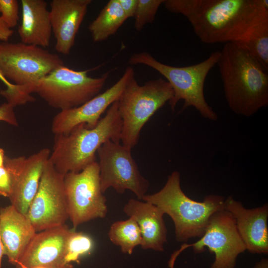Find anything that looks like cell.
I'll list each match as a JSON object with an SVG mask.
<instances>
[{
	"mask_svg": "<svg viewBox=\"0 0 268 268\" xmlns=\"http://www.w3.org/2000/svg\"><path fill=\"white\" fill-rule=\"evenodd\" d=\"M127 19L118 0H110L88 27L94 42L115 34Z\"/></svg>",
	"mask_w": 268,
	"mask_h": 268,
	"instance_id": "44dd1931",
	"label": "cell"
},
{
	"mask_svg": "<svg viewBox=\"0 0 268 268\" xmlns=\"http://www.w3.org/2000/svg\"><path fill=\"white\" fill-rule=\"evenodd\" d=\"M164 0H138L134 16V27L139 31L147 24L152 23L158 10Z\"/></svg>",
	"mask_w": 268,
	"mask_h": 268,
	"instance_id": "cb8c5ba5",
	"label": "cell"
},
{
	"mask_svg": "<svg viewBox=\"0 0 268 268\" xmlns=\"http://www.w3.org/2000/svg\"><path fill=\"white\" fill-rule=\"evenodd\" d=\"M72 231L65 224L36 233L15 267L74 268L66 261L67 243Z\"/></svg>",
	"mask_w": 268,
	"mask_h": 268,
	"instance_id": "9a60e30c",
	"label": "cell"
},
{
	"mask_svg": "<svg viewBox=\"0 0 268 268\" xmlns=\"http://www.w3.org/2000/svg\"><path fill=\"white\" fill-rule=\"evenodd\" d=\"M131 150L120 142L111 140L98 149L100 185L103 193L111 187L121 194L130 190L139 200L146 195L149 182L141 175Z\"/></svg>",
	"mask_w": 268,
	"mask_h": 268,
	"instance_id": "8fae6325",
	"label": "cell"
},
{
	"mask_svg": "<svg viewBox=\"0 0 268 268\" xmlns=\"http://www.w3.org/2000/svg\"><path fill=\"white\" fill-rule=\"evenodd\" d=\"M224 209L233 217L246 249L252 254L268 253V205L246 208L231 196L224 201Z\"/></svg>",
	"mask_w": 268,
	"mask_h": 268,
	"instance_id": "2e32d148",
	"label": "cell"
},
{
	"mask_svg": "<svg viewBox=\"0 0 268 268\" xmlns=\"http://www.w3.org/2000/svg\"><path fill=\"white\" fill-rule=\"evenodd\" d=\"M141 200L156 205L171 218L176 239L182 242L203 235L212 215L224 209L225 199L212 194L202 201L191 199L181 189L180 173L174 171L160 191L146 194Z\"/></svg>",
	"mask_w": 268,
	"mask_h": 268,
	"instance_id": "277c9868",
	"label": "cell"
},
{
	"mask_svg": "<svg viewBox=\"0 0 268 268\" xmlns=\"http://www.w3.org/2000/svg\"><path fill=\"white\" fill-rule=\"evenodd\" d=\"M5 151L4 149L0 147V167L4 165Z\"/></svg>",
	"mask_w": 268,
	"mask_h": 268,
	"instance_id": "d6a6232c",
	"label": "cell"
},
{
	"mask_svg": "<svg viewBox=\"0 0 268 268\" xmlns=\"http://www.w3.org/2000/svg\"><path fill=\"white\" fill-rule=\"evenodd\" d=\"M123 210L137 223L141 237L143 249L162 252L167 242V229L163 211L156 205L145 201L130 199Z\"/></svg>",
	"mask_w": 268,
	"mask_h": 268,
	"instance_id": "d6986e66",
	"label": "cell"
},
{
	"mask_svg": "<svg viewBox=\"0 0 268 268\" xmlns=\"http://www.w3.org/2000/svg\"><path fill=\"white\" fill-rule=\"evenodd\" d=\"M252 268H268V259H262L257 262Z\"/></svg>",
	"mask_w": 268,
	"mask_h": 268,
	"instance_id": "1f68e13d",
	"label": "cell"
},
{
	"mask_svg": "<svg viewBox=\"0 0 268 268\" xmlns=\"http://www.w3.org/2000/svg\"><path fill=\"white\" fill-rule=\"evenodd\" d=\"M13 33V30L6 25L0 17V42H7Z\"/></svg>",
	"mask_w": 268,
	"mask_h": 268,
	"instance_id": "f546056e",
	"label": "cell"
},
{
	"mask_svg": "<svg viewBox=\"0 0 268 268\" xmlns=\"http://www.w3.org/2000/svg\"><path fill=\"white\" fill-rule=\"evenodd\" d=\"M4 255V249L0 236V268H2V259Z\"/></svg>",
	"mask_w": 268,
	"mask_h": 268,
	"instance_id": "836d02e7",
	"label": "cell"
},
{
	"mask_svg": "<svg viewBox=\"0 0 268 268\" xmlns=\"http://www.w3.org/2000/svg\"><path fill=\"white\" fill-rule=\"evenodd\" d=\"M173 96V89L165 79H152L140 85L133 78L117 100L122 122V144L131 149L134 148L144 125Z\"/></svg>",
	"mask_w": 268,
	"mask_h": 268,
	"instance_id": "8992f818",
	"label": "cell"
},
{
	"mask_svg": "<svg viewBox=\"0 0 268 268\" xmlns=\"http://www.w3.org/2000/svg\"><path fill=\"white\" fill-rule=\"evenodd\" d=\"M94 242L88 235L72 230L67 246L66 261L67 263L78 262L79 259L90 253Z\"/></svg>",
	"mask_w": 268,
	"mask_h": 268,
	"instance_id": "603a6c76",
	"label": "cell"
},
{
	"mask_svg": "<svg viewBox=\"0 0 268 268\" xmlns=\"http://www.w3.org/2000/svg\"><path fill=\"white\" fill-rule=\"evenodd\" d=\"M134 77V69L128 67L119 80L104 92L78 107L61 110L53 119L52 133L55 135L67 134L82 124L88 129L94 128L102 114L118 100L129 82Z\"/></svg>",
	"mask_w": 268,
	"mask_h": 268,
	"instance_id": "4fadbf2b",
	"label": "cell"
},
{
	"mask_svg": "<svg viewBox=\"0 0 268 268\" xmlns=\"http://www.w3.org/2000/svg\"><path fill=\"white\" fill-rule=\"evenodd\" d=\"M15 268H17V267H15ZM42 268V267H35V268Z\"/></svg>",
	"mask_w": 268,
	"mask_h": 268,
	"instance_id": "e575fe53",
	"label": "cell"
},
{
	"mask_svg": "<svg viewBox=\"0 0 268 268\" xmlns=\"http://www.w3.org/2000/svg\"><path fill=\"white\" fill-rule=\"evenodd\" d=\"M110 241L119 246L121 251L131 255L134 249L142 244L141 232L136 222L133 218L114 222L108 232Z\"/></svg>",
	"mask_w": 268,
	"mask_h": 268,
	"instance_id": "7402d4cb",
	"label": "cell"
},
{
	"mask_svg": "<svg viewBox=\"0 0 268 268\" xmlns=\"http://www.w3.org/2000/svg\"><path fill=\"white\" fill-rule=\"evenodd\" d=\"M91 2V0L51 1L50 18L58 52L65 55L69 54Z\"/></svg>",
	"mask_w": 268,
	"mask_h": 268,
	"instance_id": "e0dca14e",
	"label": "cell"
},
{
	"mask_svg": "<svg viewBox=\"0 0 268 268\" xmlns=\"http://www.w3.org/2000/svg\"><path fill=\"white\" fill-rule=\"evenodd\" d=\"M217 63L225 98L236 115L250 117L268 105V73L242 44L224 45Z\"/></svg>",
	"mask_w": 268,
	"mask_h": 268,
	"instance_id": "7a4b0ae2",
	"label": "cell"
},
{
	"mask_svg": "<svg viewBox=\"0 0 268 268\" xmlns=\"http://www.w3.org/2000/svg\"><path fill=\"white\" fill-rule=\"evenodd\" d=\"M243 45L268 70V31L263 32Z\"/></svg>",
	"mask_w": 268,
	"mask_h": 268,
	"instance_id": "d4e9b609",
	"label": "cell"
},
{
	"mask_svg": "<svg viewBox=\"0 0 268 268\" xmlns=\"http://www.w3.org/2000/svg\"><path fill=\"white\" fill-rule=\"evenodd\" d=\"M123 10L128 18L134 17L138 0H118Z\"/></svg>",
	"mask_w": 268,
	"mask_h": 268,
	"instance_id": "f1b7e54d",
	"label": "cell"
},
{
	"mask_svg": "<svg viewBox=\"0 0 268 268\" xmlns=\"http://www.w3.org/2000/svg\"><path fill=\"white\" fill-rule=\"evenodd\" d=\"M12 193L11 174L4 165L0 167V196L9 198Z\"/></svg>",
	"mask_w": 268,
	"mask_h": 268,
	"instance_id": "4316f807",
	"label": "cell"
},
{
	"mask_svg": "<svg viewBox=\"0 0 268 268\" xmlns=\"http://www.w3.org/2000/svg\"><path fill=\"white\" fill-rule=\"evenodd\" d=\"M91 69L75 70L61 66L38 81L32 93L61 111L78 107L100 93L108 78L109 72L99 77L88 76Z\"/></svg>",
	"mask_w": 268,
	"mask_h": 268,
	"instance_id": "52a82bcc",
	"label": "cell"
},
{
	"mask_svg": "<svg viewBox=\"0 0 268 268\" xmlns=\"http://www.w3.org/2000/svg\"><path fill=\"white\" fill-rule=\"evenodd\" d=\"M51 153L50 149L44 148L27 157H5L4 166L12 178V193L8 198L10 204L24 215L38 191Z\"/></svg>",
	"mask_w": 268,
	"mask_h": 268,
	"instance_id": "5bb4252c",
	"label": "cell"
},
{
	"mask_svg": "<svg viewBox=\"0 0 268 268\" xmlns=\"http://www.w3.org/2000/svg\"><path fill=\"white\" fill-rule=\"evenodd\" d=\"M22 20L18 29L21 42L48 47L52 32L50 12L44 0H21Z\"/></svg>",
	"mask_w": 268,
	"mask_h": 268,
	"instance_id": "ffe728a7",
	"label": "cell"
},
{
	"mask_svg": "<svg viewBox=\"0 0 268 268\" xmlns=\"http://www.w3.org/2000/svg\"><path fill=\"white\" fill-rule=\"evenodd\" d=\"M0 80L6 86V89L8 90H11L13 89H14L16 87V85L14 84H13L11 82H10L8 80H7L2 74L1 72L0 71Z\"/></svg>",
	"mask_w": 268,
	"mask_h": 268,
	"instance_id": "4dcf8cb0",
	"label": "cell"
},
{
	"mask_svg": "<svg viewBox=\"0 0 268 268\" xmlns=\"http://www.w3.org/2000/svg\"><path fill=\"white\" fill-rule=\"evenodd\" d=\"M14 107L6 102L0 105V121H2L13 126H18Z\"/></svg>",
	"mask_w": 268,
	"mask_h": 268,
	"instance_id": "83f0119b",
	"label": "cell"
},
{
	"mask_svg": "<svg viewBox=\"0 0 268 268\" xmlns=\"http://www.w3.org/2000/svg\"><path fill=\"white\" fill-rule=\"evenodd\" d=\"M64 176L49 159L26 215L36 232L65 224L68 219Z\"/></svg>",
	"mask_w": 268,
	"mask_h": 268,
	"instance_id": "7c38bea8",
	"label": "cell"
},
{
	"mask_svg": "<svg viewBox=\"0 0 268 268\" xmlns=\"http://www.w3.org/2000/svg\"><path fill=\"white\" fill-rule=\"evenodd\" d=\"M163 4L183 15L204 44L244 45L268 31V0H164Z\"/></svg>",
	"mask_w": 268,
	"mask_h": 268,
	"instance_id": "6da1fadb",
	"label": "cell"
},
{
	"mask_svg": "<svg viewBox=\"0 0 268 268\" xmlns=\"http://www.w3.org/2000/svg\"><path fill=\"white\" fill-rule=\"evenodd\" d=\"M64 65L59 56L42 47L22 42H0V71L30 95L38 81Z\"/></svg>",
	"mask_w": 268,
	"mask_h": 268,
	"instance_id": "ba28073f",
	"label": "cell"
},
{
	"mask_svg": "<svg viewBox=\"0 0 268 268\" xmlns=\"http://www.w3.org/2000/svg\"><path fill=\"white\" fill-rule=\"evenodd\" d=\"M190 247L195 254L203 252L206 247L214 254L215 260L210 268H235L238 256L247 250L233 217L224 209L212 215L204 234L198 241L182 244L172 254L168 261L169 268H174L178 256Z\"/></svg>",
	"mask_w": 268,
	"mask_h": 268,
	"instance_id": "9c48e42d",
	"label": "cell"
},
{
	"mask_svg": "<svg viewBox=\"0 0 268 268\" xmlns=\"http://www.w3.org/2000/svg\"><path fill=\"white\" fill-rule=\"evenodd\" d=\"M122 122L117 101L92 129L80 124L67 134L55 135L49 160L56 169L65 176L79 172L96 161V153L106 141H121Z\"/></svg>",
	"mask_w": 268,
	"mask_h": 268,
	"instance_id": "3957f363",
	"label": "cell"
},
{
	"mask_svg": "<svg viewBox=\"0 0 268 268\" xmlns=\"http://www.w3.org/2000/svg\"><path fill=\"white\" fill-rule=\"evenodd\" d=\"M220 54V51H216L199 63L177 67L162 63L150 54L143 52L134 54L129 63L150 67L165 78L173 91V98L169 102L172 110L174 111L178 102L183 100L182 111L192 107L203 118L216 121L217 115L205 99L204 85L209 72L216 65Z\"/></svg>",
	"mask_w": 268,
	"mask_h": 268,
	"instance_id": "5b68a950",
	"label": "cell"
},
{
	"mask_svg": "<svg viewBox=\"0 0 268 268\" xmlns=\"http://www.w3.org/2000/svg\"><path fill=\"white\" fill-rule=\"evenodd\" d=\"M64 188L68 219L74 229L90 220L105 217L107 200L101 190L97 161L79 172L66 174Z\"/></svg>",
	"mask_w": 268,
	"mask_h": 268,
	"instance_id": "30bf717a",
	"label": "cell"
},
{
	"mask_svg": "<svg viewBox=\"0 0 268 268\" xmlns=\"http://www.w3.org/2000/svg\"><path fill=\"white\" fill-rule=\"evenodd\" d=\"M0 17L10 28L15 27L19 19V5L17 0H0Z\"/></svg>",
	"mask_w": 268,
	"mask_h": 268,
	"instance_id": "484cf974",
	"label": "cell"
},
{
	"mask_svg": "<svg viewBox=\"0 0 268 268\" xmlns=\"http://www.w3.org/2000/svg\"><path fill=\"white\" fill-rule=\"evenodd\" d=\"M37 232L26 215L11 204L0 208V236L8 262L17 264Z\"/></svg>",
	"mask_w": 268,
	"mask_h": 268,
	"instance_id": "ac0fdd59",
	"label": "cell"
}]
</instances>
